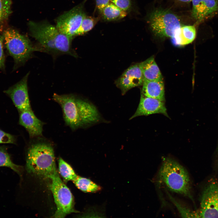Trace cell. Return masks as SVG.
I'll return each mask as SVG.
<instances>
[{"mask_svg":"<svg viewBox=\"0 0 218 218\" xmlns=\"http://www.w3.org/2000/svg\"><path fill=\"white\" fill-rule=\"evenodd\" d=\"M143 81L140 63H138L126 69L117 81L116 84L124 94L131 88L142 85Z\"/></svg>","mask_w":218,"mask_h":218,"instance_id":"obj_12","label":"cell"},{"mask_svg":"<svg viewBox=\"0 0 218 218\" xmlns=\"http://www.w3.org/2000/svg\"><path fill=\"white\" fill-rule=\"evenodd\" d=\"M142 94L145 96L165 102V91L163 81L144 80Z\"/></svg>","mask_w":218,"mask_h":218,"instance_id":"obj_15","label":"cell"},{"mask_svg":"<svg viewBox=\"0 0 218 218\" xmlns=\"http://www.w3.org/2000/svg\"><path fill=\"white\" fill-rule=\"evenodd\" d=\"M216 167L218 171V146L216 150Z\"/></svg>","mask_w":218,"mask_h":218,"instance_id":"obj_29","label":"cell"},{"mask_svg":"<svg viewBox=\"0 0 218 218\" xmlns=\"http://www.w3.org/2000/svg\"><path fill=\"white\" fill-rule=\"evenodd\" d=\"M4 39L3 36L0 35V69L5 68V56L3 50Z\"/></svg>","mask_w":218,"mask_h":218,"instance_id":"obj_27","label":"cell"},{"mask_svg":"<svg viewBox=\"0 0 218 218\" xmlns=\"http://www.w3.org/2000/svg\"><path fill=\"white\" fill-rule=\"evenodd\" d=\"M15 142L14 136L0 130V144H14Z\"/></svg>","mask_w":218,"mask_h":218,"instance_id":"obj_25","label":"cell"},{"mask_svg":"<svg viewBox=\"0 0 218 218\" xmlns=\"http://www.w3.org/2000/svg\"><path fill=\"white\" fill-rule=\"evenodd\" d=\"M87 0L73 8L59 17L56 20V27L62 33L72 39L86 15L84 8Z\"/></svg>","mask_w":218,"mask_h":218,"instance_id":"obj_8","label":"cell"},{"mask_svg":"<svg viewBox=\"0 0 218 218\" xmlns=\"http://www.w3.org/2000/svg\"><path fill=\"white\" fill-rule=\"evenodd\" d=\"M111 2L121 9L127 12L131 6V0H111Z\"/></svg>","mask_w":218,"mask_h":218,"instance_id":"obj_26","label":"cell"},{"mask_svg":"<svg viewBox=\"0 0 218 218\" xmlns=\"http://www.w3.org/2000/svg\"><path fill=\"white\" fill-rule=\"evenodd\" d=\"M11 0H0V23L6 19L11 13Z\"/></svg>","mask_w":218,"mask_h":218,"instance_id":"obj_24","label":"cell"},{"mask_svg":"<svg viewBox=\"0 0 218 218\" xmlns=\"http://www.w3.org/2000/svg\"><path fill=\"white\" fill-rule=\"evenodd\" d=\"M19 122L26 129L30 137L37 138L42 136L44 123L36 116L32 109L20 112Z\"/></svg>","mask_w":218,"mask_h":218,"instance_id":"obj_13","label":"cell"},{"mask_svg":"<svg viewBox=\"0 0 218 218\" xmlns=\"http://www.w3.org/2000/svg\"><path fill=\"white\" fill-rule=\"evenodd\" d=\"M49 188L53 194L57 209L53 217L63 218L72 213H77L74 207V200L71 191L64 183L56 170L48 177Z\"/></svg>","mask_w":218,"mask_h":218,"instance_id":"obj_6","label":"cell"},{"mask_svg":"<svg viewBox=\"0 0 218 218\" xmlns=\"http://www.w3.org/2000/svg\"><path fill=\"white\" fill-rule=\"evenodd\" d=\"M97 9L100 12L111 2V0H95Z\"/></svg>","mask_w":218,"mask_h":218,"instance_id":"obj_28","label":"cell"},{"mask_svg":"<svg viewBox=\"0 0 218 218\" xmlns=\"http://www.w3.org/2000/svg\"><path fill=\"white\" fill-rule=\"evenodd\" d=\"M159 175L160 180L170 190L186 196L193 201L188 173L176 161L169 157L163 158Z\"/></svg>","mask_w":218,"mask_h":218,"instance_id":"obj_4","label":"cell"},{"mask_svg":"<svg viewBox=\"0 0 218 218\" xmlns=\"http://www.w3.org/2000/svg\"><path fill=\"white\" fill-rule=\"evenodd\" d=\"M52 99L61 106L66 124L73 130L89 126L101 120L93 104L74 95L54 93Z\"/></svg>","mask_w":218,"mask_h":218,"instance_id":"obj_1","label":"cell"},{"mask_svg":"<svg viewBox=\"0 0 218 218\" xmlns=\"http://www.w3.org/2000/svg\"><path fill=\"white\" fill-rule=\"evenodd\" d=\"M99 20L98 17L85 15L76 32L75 36L83 35L91 30Z\"/></svg>","mask_w":218,"mask_h":218,"instance_id":"obj_22","label":"cell"},{"mask_svg":"<svg viewBox=\"0 0 218 218\" xmlns=\"http://www.w3.org/2000/svg\"><path fill=\"white\" fill-rule=\"evenodd\" d=\"M29 74L28 73L20 81L4 91L10 97L19 112L32 109L28 88Z\"/></svg>","mask_w":218,"mask_h":218,"instance_id":"obj_10","label":"cell"},{"mask_svg":"<svg viewBox=\"0 0 218 218\" xmlns=\"http://www.w3.org/2000/svg\"><path fill=\"white\" fill-rule=\"evenodd\" d=\"M59 173L66 182L74 181L77 177L71 166L60 157L58 160Z\"/></svg>","mask_w":218,"mask_h":218,"instance_id":"obj_21","label":"cell"},{"mask_svg":"<svg viewBox=\"0 0 218 218\" xmlns=\"http://www.w3.org/2000/svg\"><path fill=\"white\" fill-rule=\"evenodd\" d=\"M100 12L103 19L107 21H117L122 19L127 15V12L118 8L111 2Z\"/></svg>","mask_w":218,"mask_h":218,"instance_id":"obj_18","label":"cell"},{"mask_svg":"<svg viewBox=\"0 0 218 218\" xmlns=\"http://www.w3.org/2000/svg\"><path fill=\"white\" fill-rule=\"evenodd\" d=\"M26 161L27 171L40 177L48 179L56 170L53 147L48 141L32 142L27 150Z\"/></svg>","mask_w":218,"mask_h":218,"instance_id":"obj_3","label":"cell"},{"mask_svg":"<svg viewBox=\"0 0 218 218\" xmlns=\"http://www.w3.org/2000/svg\"><path fill=\"white\" fill-rule=\"evenodd\" d=\"M155 114H161L170 118L167 112L164 102L145 96L141 94L137 108L130 119L138 116H147Z\"/></svg>","mask_w":218,"mask_h":218,"instance_id":"obj_11","label":"cell"},{"mask_svg":"<svg viewBox=\"0 0 218 218\" xmlns=\"http://www.w3.org/2000/svg\"><path fill=\"white\" fill-rule=\"evenodd\" d=\"M192 17L198 22H200L218 9L216 0H192Z\"/></svg>","mask_w":218,"mask_h":218,"instance_id":"obj_14","label":"cell"},{"mask_svg":"<svg viewBox=\"0 0 218 218\" xmlns=\"http://www.w3.org/2000/svg\"><path fill=\"white\" fill-rule=\"evenodd\" d=\"M199 218H218V182L212 180L203 189L200 199Z\"/></svg>","mask_w":218,"mask_h":218,"instance_id":"obj_9","label":"cell"},{"mask_svg":"<svg viewBox=\"0 0 218 218\" xmlns=\"http://www.w3.org/2000/svg\"><path fill=\"white\" fill-rule=\"evenodd\" d=\"M31 36L39 42L44 52L76 56L71 47L72 39L47 22L29 23Z\"/></svg>","mask_w":218,"mask_h":218,"instance_id":"obj_2","label":"cell"},{"mask_svg":"<svg viewBox=\"0 0 218 218\" xmlns=\"http://www.w3.org/2000/svg\"><path fill=\"white\" fill-rule=\"evenodd\" d=\"M147 22L153 32L160 37H173L181 26L178 17L170 11L157 9L149 15Z\"/></svg>","mask_w":218,"mask_h":218,"instance_id":"obj_7","label":"cell"},{"mask_svg":"<svg viewBox=\"0 0 218 218\" xmlns=\"http://www.w3.org/2000/svg\"><path fill=\"white\" fill-rule=\"evenodd\" d=\"M2 36L5 47L14 60V69L24 64L34 52H44L40 47L34 46L27 37L14 29L5 30Z\"/></svg>","mask_w":218,"mask_h":218,"instance_id":"obj_5","label":"cell"},{"mask_svg":"<svg viewBox=\"0 0 218 218\" xmlns=\"http://www.w3.org/2000/svg\"><path fill=\"white\" fill-rule=\"evenodd\" d=\"M0 167H8L20 176L21 175L22 167L12 162L7 150L3 147H0Z\"/></svg>","mask_w":218,"mask_h":218,"instance_id":"obj_20","label":"cell"},{"mask_svg":"<svg viewBox=\"0 0 218 218\" xmlns=\"http://www.w3.org/2000/svg\"><path fill=\"white\" fill-rule=\"evenodd\" d=\"M144 80L163 81L159 68L153 57L140 63Z\"/></svg>","mask_w":218,"mask_h":218,"instance_id":"obj_16","label":"cell"},{"mask_svg":"<svg viewBox=\"0 0 218 218\" xmlns=\"http://www.w3.org/2000/svg\"><path fill=\"white\" fill-rule=\"evenodd\" d=\"M171 200L175 204L181 215L184 217L199 218L198 211H193L185 207L179 202L169 195Z\"/></svg>","mask_w":218,"mask_h":218,"instance_id":"obj_23","label":"cell"},{"mask_svg":"<svg viewBox=\"0 0 218 218\" xmlns=\"http://www.w3.org/2000/svg\"><path fill=\"white\" fill-rule=\"evenodd\" d=\"M75 186L85 193H94L100 191L101 187L90 180L78 176L73 181Z\"/></svg>","mask_w":218,"mask_h":218,"instance_id":"obj_19","label":"cell"},{"mask_svg":"<svg viewBox=\"0 0 218 218\" xmlns=\"http://www.w3.org/2000/svg\"><path fill=\"white\" fill-rule=\"evenodd\" d=\"M177 1L181 2L188 3L191 2L192 0H176Z\"/></svg>","mask_w":218,"mask_h":218,"instance_id":"obj_30","label":"cell"},{"mask_svg":"<svg viewBox=\"0 0 218 218\" xmlns=\"http://www.w3.org/2000/svg\"><path fill=\"white\" fill-rule=\"evenodd\" d=\"M196 34V28L194 26H181L172 38L177 45H183L192 42L195 38Z\"/></svg>","mask_w":218,"mask_h":218,"instance_id":"obj_17","label":"cell"}]
</instances>
